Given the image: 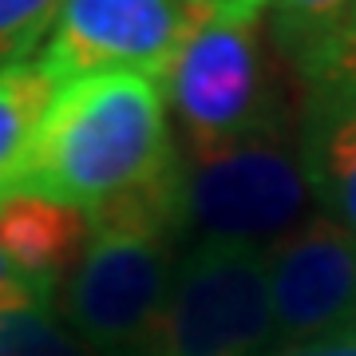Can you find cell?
Wrapping results in <instances>:
<instances>
[{"mask_svg": "<svg viewBox=\"0 0 356 356\" xmlns=\"http://www.w3.org/2000/svg\"><path fill=\"white\" fill-rule=\"evenodd\" d=\"M269 356H356V332H341V337L313 344H285V348H273Z\"/></svg>", "mask_w": 356, "mask_h": 356, "instance_id": "16", "label": "cell"}, {"mask_svg": "<svg viewBox=\"0 0 356 356\" xmlns=\"http://www.w3.org/2000/svg\"><path fill=\"white\" fill-rule=\"evenodd\" d=\"M163 83L135 72H99L60 83L24 159L0 182V202L48 198L103 214L175 170Z\"/></svg>", "mask_w": 356, "mask_h": 356, "instance_id": "1", "label": "cell"}, {"mask_svg": "<svg viewBox=\"0 0 356 356\" xmlns=\"http://www.w3.org/2000/svg\"><path fill=\"white\" fill-rule=\"evenodd\" d=\"M88 214L72 206L28 194L0 202V250L40 277H56L67 261H76L88 245Z\"/></svg>", "mask_w": 356, "mask_h": 356, "instance_id": "9", "label": "cell"}, {"mask_svg": "<svg viewBox=\"0 0 356 356\" xmlns=\"http://www.w3.org/2000/svg\"><path fill=\"white\" fill-rule=\"evenodd\" d=\"M163 95L186 154H210L289 127L261 20L210 16L163 76Z\"/></svg>", "mask_w": 356, "mask_h": 356, "instance_id": "4", "label": "cell"}, {"mask_svg": "<svg viewBox=\"0 0 356 356\" xmlns=\"http://www.w3.org/2000/svg\"><path fill=\"white\" fill-rule=\"evenodd\" d=\"M0 356H95L64 325L56 297H32L0 313Z\"/></svg>", "mask_w": 356, "mask_h": 356, "instance_id": "12", "label": "cell"}, {"mask_svg": "<svg viewBox=\"0 0 356 356\" xmlns=\"http://www.w3.org/2000/svg\"><path fill=\"white\" fill-rule=\"evenodd\" d=\"M353 8L356 0H269V44L285 56L293 72H301Z\"/></svg>", "mask_w": 356, "mask_h": 356, "instance_id": "11", "label": "cell"}, {"mask_svg": "<svg viewBox=\"0 0 356 356\" xmlns=\"http://www.w3.org/2000/svg\"><path fill=\"white\" fill-rule=\"evenodd\" d=\"M60 8L64 0H0V67L32 60Z\"/></svg>", "mask_w": 356, "mask_h": 356, "instance_id": "13", "label": "cell"}, {"mask_svg": "<svg viewBox=\"0 0 356 356\" xmlns=\"http://www.w3.org/2000/svg\"><path fill=\"white\" fill-rule=\"evenodd\" d=\"M218 16L194 0H64L40 64L56 83L135 72L163 83L178 51Z\"/></svg>", "mask_w": 356, "mask_h": 356, "instance_id": "6", "label": "cell"}, {"mask_svg": "<svg viewBox=\"0 0 356 356\" xmlns=\"http://www.w3.org/2000/svg\"><path fill=\"white\" fill-rule=\"evenodd\" d=\"M269 0H229V20H261Z\"/></svg>", "mask_w": 356, "mask_h": 356, "instance_id": "17", "label": "cell"}, {"mask_svg": "<svg viewBox=\"0 0 356 356\" xmlns=\"http://www.w3.org/2000/svg\"><path fill=\"white\" fill-rule=\"evenodd\" d=\"M277 344L356 332V234L332 218H305L266 250Z\"/></svg>", "mask_w": 356, "mask_h": 356, "instance_id": "7", "label": "cell"}, {"mask_svg": "<svg viewBox=\"0 0 356 356\" xmlns=\"http://www.w3.org/2000/svg\"><path fill=\"white\" fill-rule=\"evenodd\" d=\"M297 143L325 218L356 234V88L305 91Z\"/></svg>", "mask_w": 356, "mask_h": 356, "instance_id": "8", "label": "cell"}, {"mask_svg": "<svg viewBox=\"0 0 356 356\" xmlns=\"http://www.w3.org/2000/svg\"><path fill=\"white\" fill-rule=\"evenodd\" d=\"M297 76H301L305 91L356 88V8L344 16V24L332 32V40L297 72Z\"/></svg>", "mask_w": 356, "mask_h": 356, "instance_id": "14", "label": "cell"}, {"mask_svg": "<svg viewBox=\"0 0 356 356\" xmlns=\"http://www.w3.org/2000/svg\"><path fill=\"white\" fill-rule=\"evenodd\" d=\"M194 4H206V8H214L222 20H229V0H194Z\"/></svg>", "mask_w": 356, "mask_h": 356, "instance_id": "18", "label": "cell"}, {"mask_svg": "<svg viewBox=\"0 0 356 356\" xmlns=\"http://www.w3.org/2000/svg\"><path fill=\"white\" fill-rule=\"evenodd\" d=\"M32 297H56V277H40L32 269L16 266L0 250V313L20 305V301H32Z\"/></svg>", "mask_w": 356, "mask_h": 356, "instance_id": "15", "label": "cell"}, {"mask_svg": "<svg viewBox=\"0 0 356 356\" xmlns=\"http://www.w3.org/2000/svg\"><path fill=\"white\" fill-rule=\"evenodd\" d=\"M317 206L297 131H269L210 154H186L175 166L178 238L222 245H269L305 222Z\"/></svg>", "mask_w": 356, "mask_h": 356, "instance_id": "3", "label": "cell"}, {"mask_svg": "<svg viewBox=\"0 0 356 356\" xmlns=\"http://www.w3.org/2000/svg\"><path fill=\"white\" fill-rule=\"evenodd\" d=\"M277 344L266 250L194 242L178 257L143 356H269Z\"/></svg>", "mask_w": 356, "mask_h": 356, "instance_id": "5", "label": "cell"}, {"mask_svg": "<svg viewBox=\"0 0 356 356\" xmlns=\"http://www.w3.org/2000/svg\"><path fill=\"white\" fill-rule=\"evenodd\" d=\"M88 222L91 234L76 257L60 317L95 356H143L178 266L175 170Z\"/></svg>", "mask_w": 356, "mask_h": 356, "instance_id": "2", "label": "cell"}, {"mask_svg": "<svg viewBox=\"0 0 356 356\" xmlns=\"http://www.w3.org/2000/svg\"><path fill=\"white\" fill-rule=\"evenodd\" d=\"M56 91H60V83L44 72L40 60H20V64L0 67V182L24 159Z\"/></svg>", "mask_w": 356, "mask_h": 356, "instance_id": "10", "label": "cell"}]
</instances>
